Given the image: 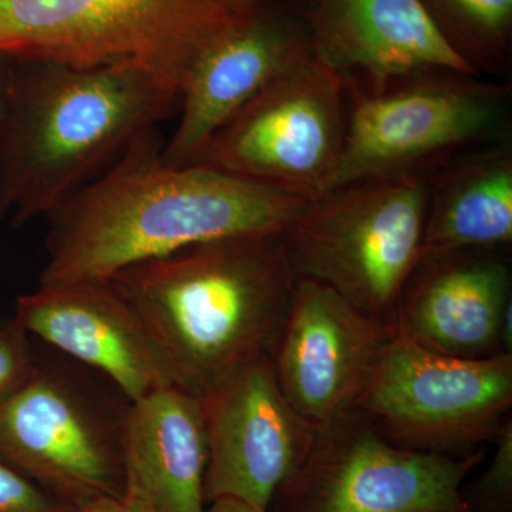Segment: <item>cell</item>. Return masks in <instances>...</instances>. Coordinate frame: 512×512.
I'll list each match as a JSON object with an SVG mask.
<instances>
[{
  "label": "cell",
  "mask_w": 512,
  "mask_h": 512,
  "mask_svg": "<svg viewBox=\"0 0 512 512\" xmlns=\"http://www.w3.org/2000/svg\"><path fill=\"white\" fill-rule=\"evenodd\" d=\"M156 128L47 215L39 285L104 281L215 239L282 234L306 200L202 164L164 163Z\"/></svg>",
  "instance_id": "1"
},
{
  "label": "cell",
  "mask_w": 512,
  "mask_h": 512,
  "mask_svg": "<svg viewBox=\"0 0 512 512\" xmlns=\"http://www.w3.org/2000/svg\"><path fill=\"white\" fill-rule=\"evenodd\" d=\"M146 64L72 66L10 57L0 128V220L47 217L180 103Z\"/></svg>",
  "instance_id": "2"
},
{
  "label": "cell",
  "mask_w": 512,
  "mask_h": 512,
  "mask_svg": "<svg viewBox=\"0 0 512 512\" xmlns=\"http://www.w3.org/2000/svg\"><path fill=\"white\" fill-rule=\"evenodd\" d=\"M110 284L144 323L171 382L194 396L274 352L296 276L282 234L238 235L147 259Z\"/></svg>",
  "instance_id": "3"
},
{
  "label": "cell",
  "mask_w": 512,
  "mask_h": 512,
  "mask_svg": "<svg viewBox=\"0 0 512 512\" xmlns=\"http://www.w3.org/2000/svg\"><path fill=\"white\" fill-rule=\"evenodd\" d=\"M427 174L366 178L306 201L282 232L296 278L329 286L396 329L400 296L423 252Z\"/></svg>",
  "instance_id": "4"
},
{
  "label": "cell",
  "mask_w": 512,
  "mask_h": 512,
  "mask_svg": "<svg viewBox=\"0 0 512 512\" xmlns=\"http://www.w3.org/2000/svg\"><path fill=\"white\" fill-rule=\"evenodd\" d=\"M247 10L228 0H0V55L138 62L181 90L202 47Z\"/></svg>",
  "instance_id": "5"
},
{
  "label": "cell",
  "mask_w": 512,
  "mask_h": 512,
  "mask_svg": "<svg viewBox=\"0 0 512 512\" xmlns=\"http://www.w3.org/2000/svg\"><path fill=\"white\" fill-rule=\"evenodd\" d=\"M480 79L433 72L376 90L346 89L352 103L330 190L366 178L427 174L461 150L498 141L507 124L510 89Z\"/></svg>",
  "instance_id": "6"
},
{
  "label": "cell",
  "mask_w": 512,
  "mask_h": 512,
  "mask_svg": "<svg viewBox=\"0 0 512 512\" xmlns=\"http://www.w3.org/2000/svg\"><path fill=\"white\" fill-rule=\"evenodd\" d=\"M348 113L342 77L309 49L228 120L192 164L313 200L335 180Z\"/></svg>",
  "instance_id": "7"
},
{
  "label": "cell",
  "mask_w": 512,
  "mask_h": 512,
  "mask_svg": "<svg viewBox=\"0 0 512 512\" xmlns=\"http://www.w3.org/2000/svg\"><path fill=\"white\" fill-rule=\"evenodd\" d=\"M511 407L512 355H444L396 332L355 410L399 446L466 456L494 441Z\"/></svg>",
  "instance_id": "8"
},
{
  "label": "cell",
  "mask_w": 512,
  "mask_h": 512,
  "mask_svg": "<svg viewBox=\"0 0 512 512\" xmlns=\"http://www.w3.org/2000/svg\"><path fill=\"white\" fill-rule=\"evenodd\" d=\"M484 457L485 447L446 456L399 446L352 410L319 427L275 498L282 512H473L464 481Z\"/></svg>",
  "instance_id": "9"
},
{
  "label": "cell",
  "mask_w": 512,
  "mask_h": 512,
  "mask_svg": "<svg viewBox=\"0 0 512 512\" xmlns=\"http://www.w3.org/2000/svg\"><path fill=\"white\" fill-rule=\"evenodd\" d=\"M126 410L72 370L37 362L0 403V457L64 504L123 497Z\"/></svg>",
  "instance_id": "10"
},
{
  "label": "cell",
  "mask_w": 512,
  "mask_h": 512,
  "mask_svg": "<svg viewBox=\"0 0 512 512\" xmlns=\"http://www.w3.org/2000/svg\"><path fill=\"white\" fill-rule=\"evenodd\" d=\"M200 400L208 444L205 503L237 498L268 511L308 456L318 427L286 399L271 353L232 370Z\"/></svg>",
  "instance_id": "11"
},
{
  "label": "cell",
  "mask_w": 512,
  "mask_h": 512,
  "mask_svg": "<svg viewBox=\"0 0 512 512\" xmlns=\"http://www.w3.org/2000/svg\"><path fill=\"white\" fill-rule=\"evenodd\" d=\"M394 333L329 286L296 278L272 352L279 386L319 429L355 410Z\"/></svg>",
  "instance_id": "12"
},
{
  "label": "cell",
  "mask_w": 512,
  "mask_h": 512,
  "mask_svg": "<svg viewBox=\"0 0 512 512\" xmlns=\"http://www.w3.org/2000/svg\"><path fill=\"white\" fill-rule=\"evenodd\" d=\"M309 49L306 32L264 3L232 20L202 47L185 76L164 163L192 164L228 120Z\"/></svg>",
  "instance_id": "13"
},
{
  "label": "cell",
  "mask_w": 512,
  "mask_h": 512,
  "mask_svg": "<svg viewBox=\"0 0 512 512\" xmlns=\"http://www.w3.org/2000/svg\"><path fill=\"white\" fill-rule=\"evenodd\" d=\"M15 320L29 336L99 370L127 402L173 384L150 332L107 279L39 285L18 298Z\"/></svg>",
  "instance_id": "14"
},
{
  "label": "cell",
  "mask_w": 512,
  "mask_h": 512,
  "mask_svg": "<svg viewBox=\"0 0 512 512\" xmlns=\"http://www.w3.org/2000/svg\"><path fill=\"white\" fill-rule=\"evenodd\" d=\"M309 45L349 90H376L414 74H480L434 25L420 0H315Z\"/></svg>",
  "instance_id": "15"
},
{
  "label": "cell",
  "mask_w": 512,
  "mask_h": 512,
  "mask_svg": "<svg viewBox=\"0 0 512 512\" xmlns=\"http://www.w3.org/2000/svg\"><path fill=\"white\" fill-rule=\"evenodd\" d=\"M511 289L510 262L495 251L424 256L400 296L396 332L444 355H501Z\"/></svg>",
  "instance_id": "16"
},
{
  "label": "cell",
  "mask_w": 512,
  "mask_h": 512,
  "mask_svg": "<svg viewBox=\"0 0 512 512\" xmlns=\"http://www.w3.org/2000/svg\"><path fill=\"white\" fill-rule=\"evenodd\" d=\"M208 444L200 397L164 386L128 402L123 498L138 512H205Z\"/></svg>",
  "instance_id": "17"
},
{
  "label": "cell",
  "mask_w": 512,
  "mask_h": 512,
  "mask_svg": "<svg viewBox=\"0 0 512 512\" xmlns=\"http://www.w3.org/2000/svg\"><path fill=\"white\" fill-rule=\"evenodd\" d=\"M512 241V151L504 141L427 174L424 256L495 251Z\"/></svg>",
  "instance_id": "18"
},
{
  "label": "cell",
  "mask_w": 512,
  "mask_h": 512,
  "mask_svg": "<svg viewBox=\"0 0 512 512\" xmlns=\"http://www.w3.org/2000/svg\"><path fill=\"white\" fill-rule=\"evenodd\" d=\"M450 46L476 73L503 66L510 47L512 0H420Z\"/></svg>",
  "instance_id": "19"
},
{
  "label": "cell",
  "mask_w": 512,
  "mask_h": 512,
  "mask_svg": "<svg viewBox=\"0 0 512 512\" xmlns=\"http://www.w3.org/2000/svg\"><path fill=\"white\" fill-rule=\"evenodd\" d=\"M490 466L466 493L473 512H511L512 507V417L505 420L497 437Z\"/></svg>",
  "instance_id": "20"
},
{
  "label": "cell",
  "mask_w": 512,
  "mask_h": 512,
  "mask_svg": "<svg viewBox=\"0 0 512 512\" xmlns=\"http://www.w3.org/2000/svg\"><path fill=\"white\" fill-rule=\"evenodd\" d=\"M37 362L30 336L19 323L0 322V403L26 382Z\"/></svg>",
  "instance_id": "21"
},
{
  "label": "cell",
  "mask_w": 512,
  "mask_h": 512,
  "mask_svg": "<svg viewBox=\"0 0 512 512\" xmlns=\"http://www.w3.org/2000/svg\"><path fill=\"white\" fill-rule=\"evenodd\" d=\"M66 505L0 457V512H60Z\"/></svg>",
  "instance_id": "22"
},
{
  "label": "cell",
  "mask_w": 512,
  "mask_h": 512,
  "mask_svg": "<svg viewBox=\"0 0 512 512\" xmlns=\"http://www.w3.org/2000/svg\"><path fill=\"white\" fill-rule=\"evenodd\" d=\"M60 512H138L136 508L124 500L123 497H104L93 498V500L84 501L79 504H67Z\"/></svg>",
  "instance_id": "23"
},
{
  "label": "cell",
  "mask_w": 512,
  "mask_h": 512,
  "mask_svg": "<svg viewBox=\"0 0 512 512\" xmlns=\"http://www.w3.org/2000/svg\"><path fill=\"white\" fill-rule=\"evenodd\" d=\"M205 512H268L237 498H217L208 504Z\"/></svg>",
  "instance_id": "24"
},
{
  "label": "cell",
  "mask_w": 512,
  "mask_h": 512,
  "mask_svg": "<svg viewBox=\"0 0 512 512\" xmlns=\"http://www.w3.org/2000/svg\"><path fill=\"white\" fill-rule=\"evenodd\" d=\"M10 56L0 55V128L5 117L6 97H8Z\"/></svg>",
  "instance_id": "25"
},
{
  "label": "cell",
  "mask_w": 512,
  "mask_h": 512,
  "mask_svg": "<svg viewBox=\"0 0 512 512\" xmlns=\"http://www.w3.org/2000/svg\"><path fill=\"white\" fill-rule=\"evenodd\" d=\"M232 6L238 9H249L254 8V6L261 5L265 0H228Z\"/></svg>",
  "instance_id": "26"
}]
</instances>
